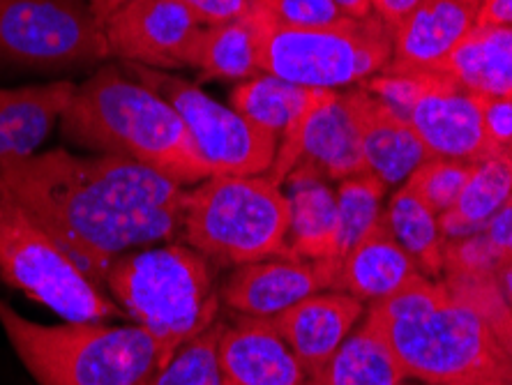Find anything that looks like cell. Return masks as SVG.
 <instances>
[{"label": "cell", "mask_w": 512, "mask_h": 385, "mask_svg": "<svg viewBox=\"0 0 512 385\" xmlns=\"http://www.w3.org/2000/svg\"><path fill=\"white\" fill-rule=\"evenodd\" d=\"M250 10L286 28H316L342 19L333 0H250Z\"/></svg>", "instance_id": "obj_32"}, {"label": "cell", "mask_w": 512, "mask_h": 385, "mask_svg": "<svg viewBox=\"0 0 512 385\" xmlns=\"http://www.w3.org/2000/svg\"><path fill=\"white\" fill-rule=\"evenodd\" d=\"M192 67L208 79H252L259 70V42L250 12L224 24L203 26L192 54Z\"/></svg>", "instance_id": "obj_26"}, {"label": "cell", "mask_w": 512, "mask_h": 385, "mask_svg": "<svg viewBox=\"0 0 512 385\" xmlns=\"http://www.w3.org/2000/svg\"><path fill=\"white\" fill-rule=\"evenodd\" d=\"M88 3L93 5L97 17H100L102 21H107L111 14H114L120 5L125 3V0H88Z\"/></svg>", "instance_id": "obj_40"}, {"label": "cell", "mask_w": 512, "mask_h": 385, "mask_svg": "<svg viewBox=\"0 0 512 385\" xmlns=\"http://www.w3.org/2000/svg\"><path fill=\"white\" fill-rule=\"evenodd\" d=\"M187 245L206 259L245 263L293 256L289 199L270 176H210L185 194Z\"/></svg>", "instance_id": "obj_6"}, {"label": "cell", "mask_w": 512, "mask_h": 385, "mask_svg": "<svg viewBox=\"0 0 512 385\" xmlns=\"http://www.w3.org/2000/svg\"><path fill=\"white\" fill-rule=\"evenodd\" d=\"M0 178L97 286L120 256L183 231V185L123 157L56 148L3 164Z\"/></svg>", "instance_id": "obj_1"}, {"label": "cell", "mask_w": 512, "mask_h": 385, "mask_svg": "<svg viewBox=\"0 0 512 385\" xmlns=\"http://www.w3.org/2000/svg\"><path fill=\"white\" fill-rule=\"evenodd\" d=\"M286 199H289V249L307 261H330L340 266V213L337 196L328 180L310 169H293Z\"/></svg>", "instance_id": "obj_20"}, {"label": "cell", "mask_w": 512, "mask_h": 385, "mask_svg": "<svg viewBox=\"0 0 512 385\" xmlns=\"http://www.w3.org/2000/svg\"><path fill=\"white\" fill-rule=\"evenodd\" d=\"M386 185L370 171L340 180L337 187V213H340V256L344 259L360 238L379 222L381 199Z\"/></svg>", "instance_id": "obj_28"}, {"label": "cell", "mask_w": 512, "mask_h": 385, "mask_svg": "<svg viewBox=\"0 0 512 385\" xmlns=\"http://www.w3.org/2000/svg\"><path fill=\"white\" fill-rule=\"evenodd\" d=\"M383 215L397 243L411 254L416 266L423 268L425 275H441L446 236L439 215L406 185L393 196L388 213Z\"/></svg>", "instance_id": "obj_27"}, {"label": "cell", "mask_w": 512, "mask_h": 385, "mask_svg": "<svg viewBox=\"0 0 512 385\" xmlns=\"http://www.w3.org/2000/svg\"><path fill=\"white\" fill-rule=\"evenodd\" d=\"M483 0H423L393 33L386 70H443L450 54L478 26Z\"/></svg>", "instance_id": "obj_16"}, {"label": "cell", "mask_w": 512, "mask_h": 385, "mask_svg": "<svg viewBox=\"0 0 512 385\" xmlns=\"http://www.w3.org/2000/svg\"><path fill=\"white\" fill-rule=\"evenodd\" d=\"M74 93L72 81L0 88V166L37 155V148L63 120Z\"/></svg>", "instance_id": "obj_19"}, {"label": "cell", "mask_w": 512, "mask_h": 385, "mask_svg": "<svg viewBox=\"0 0 512 385\" xmlns=\"http://www.w3.org/2000/svg\"><path fill=\"white\" fill-rule=\"evenodd\" d=\"M473 166L476 164L432 157V160L420 164L418 169L406 178L404 185L409 187L411 192H416L436 215H443L457 203L466 180L471 178Z\"/></svg>", "instance_id": "obj_30"}, {"label": "cell", "mask_w": 512, "mask_h": 385, "mask_svg": "<svg viewBox=\"0 0 512 385\" xmlns=\"http://www.w3.org/2000/svg\"><path fill=\"white\" fill-rule=\"evenodd\" d=\"M420 3H423V0H372L376 17L393 30V33Z\"/></svg>", "instance_id": "obj_37"}, {"label": "cell", "mask_w": 512, "mask_h": 385, "mask_svg": "<svg viewBox=\"0 0 512 385\" xmlns=\"http://www.w3.org/2000/svg\"><path fill=\"white\" fill-rule=\"evenodd\" d=\"M501 273H503V296H506V300L512 307V261L501 270Z\"/></svg>", "instance_id": "obj_41"}, {"label": "cell", "mask_w": 512, "mask_h": 385, "mask_svg": "<svg viewBox=\"0 0 512 385\" xmlns=\"http://www.w3.org/2000/svg\"><path fill=\"white\" fill-rule=\"evenodd\" d=\"M436 74H439V70H383L376 77L367 79L363 88L374 97H379L397 116L409 120V113L416 107L420 97L427 93V88L432 86Z\"/></svg>", "instance_id": "obj_31"}, {"label": "cell", "mask_w": 512, "mask_h": 385, "mask_svg": "<svg viewBox=\"0 0 512 385\" xmlns=\"http://www.w3.org/2000/svg\"><path fill=\"white\" fill-rule=\"evenodd\" d=\"M485 233L487 238L496 245V249L503 254V259L510 263L512 261V194L510 199L503 203L499 213L487 222Z\"/></svg>", "instance_id": "obj_36"}, {"label": "cell", "mask_w": 512, "mask_h": 385, "mask_svg": "<svg viewBox=\"0 0 512 385\" xmlns=\"http://www.w3.org/2000/svg\"><path fill=\"white\" fill-rule=\"evenodd\" d=\"M197 14L203 26L224 24L250 12V0H178Z\"/></svg>", "instance_id": "obj_35"}, {"label": "cell", "mask_w": 512, "mask_h": 385, "mask_svg": "<svg viewBox=\"0 0 512 385\" xmlns=\"http://www.w3.org/2000/svg\"><path fill=\"white\" fill-rule=\"evenodd\" d=\"M508 266L503 254L496 249L487 233H473V236L448 240L443 247V270L448 273H492Z\"/></svg>", "instance_id": "obj_33"}, {"label": "cell", "mask_w": 512, "mask_h": 385, "mask_svg": "<svg viewBox=\"0 0 512 385\" xmlns=\"http://www.w3.org/2000/svg\"><path fill=\"white\" fill-rule=\"evenodd\" d=\"M0 328L37 385H150L162 369L160 346L137 323L42 326L0 300Z\"/></svg>", "instance_id": "obj_4"}, {"label": "cell", "mask_w": 512, "mask_h": 385, "mask_svg": "<svg viewBox=\"0 0 512 385\" xmlns=\"http://www.w3.org/2000/svg\"><path fill=\"white\" fill-rule=\"evenodd\" d=\"M310 169L323 180H344L367 173L358 113L351 93L321 88L289 132L277 143L268 176L284 185L293 169Z\"/></svg>", "instance_id": "obj_11"}, {"label": "cell", "mask_w": 512, "mask_h": 385, "mask_svg": "<svg viewBox=\"0 0 512 385\" xmlns=\"http://www.w3.org/2000/svg\"><path fill=\"white\" fill-rule=\"evenodd\" d=\"M217 360L224 385H314L270 319L240 316L222 328Z\"/></svg>", "instance_id": "obj_15"}, {"label": "cell", "mask_w": 512, "mask_h": 385, "mask_svg": "<svg viewBox=\"0 0 512 385\" xmlns=\"http://www.w3.org/2000/svg\"><path fill=\"white\" fill-rule=\"evenodd\" d=\"M104 289L137 326L150 332L160 346L162 367L180 346L215 326L222 298L206 256L178 243L148 245L120 256Z\"/></svg>", "instance_id": "obj_5"}, {"label": "cell", "mask_w": 512, "mask_h": 385, "mask_svg": "<svg viewBox=\"0 0 512 385\" xmlns=\"http://www.w3.org/2000/svg\"><path fill=\"white\" fill-rule=\"evenodd\" d=\"M406 376L434 385H510L512 351L476 303L418 273L367 309Z\"/></svg>", "instance_id": "obj_2"}, {"label": "cell", "mask_w": 512, "mask_h": 385, "mask_svg": "<svg viewBox=\"0 0 512 385\" xmlns=\"http://www.w3.org/2000/svg\"><path fill=\"white\" fill-rule=\"evenodd\" d=\"M259 42V70L307 88L335 90L365 83L393 58V30L370 14L328 26L286 28L250 10Z\"/></svg>", "instance_id": "obj_7"}, {"label": "cell", "mask_w": 512, "mask_h": 385, "mask_svg": "<svg viewBox=\"0 0 512 385\" xmlns=\"http://www.w3.org/2000/svg\"><path fill=\"white\" fill-rule=\"evenodd\" d=\"M333 3L340 7L344 17H353V19L370 17L374 10L372 0H333Z\"/></svg>", "instance_id": "obj_39"}, {"label": "cell", "mask_w": 512, "mask_h": 385, "mask_svg": "<svg viewBox=\"0 0 512 385\" xmlns=\"http://www.w3.org/2000/svg\"><path fill=\"white\" fill-rule=\"evenodd\" d=\"M104 30L111 58L167 72L192 67L203 24L178 0H125Z\"/></svg>", "instance_id": "obj_12"}, {"label": "cell", "mask_w": 512, "mask_h": 385, "mask_svg": "<svg viewBox=\"0 0 512 385\" xmlns=\"http://www.w3.org/2000/svg\"><path fill=\"white\" fill-rule=\"evenodd\" d=\"M0 279L63 321H107L120 309L0 178Z\"/></svg>", "instance_id": "obj_8"}, {"label": "cell", "mask_w": 512, "mask_h": 385, "mask_svg": "<svg viewBox=\"0 0 512 385\" xmlns=\"http://www.w3.org/2000/svg\"><path fill=\"white\" fill-rule=\"evenodd\" d=\"M363 314V300L344 291H330L314 293L270 321L314 381Z\"/></svg>", "instance_id": "obj_17"}, {"label": "cell", "mask_w": 512, "mask_h": 385, "mask_svg": "<svg viewBox=\"0 0 512 385\" xmlns=\"http://www.w3.org/2000/svg\"><path fill=\"white\" fill-rule=\"evenodd\" d=\"M512 194V153L499 150L473 166L462 194L448 213L439 215L446 240L483 233L487 222L499 213Z\"/></svg>", "instance_id": "obj_23"}, {"label": "cell", "mask_w": 512, "mask_h": 385, "mask_svg": "<svg viewBox=\"0 0 512 385\" xmlns=\"http://www.w3.org/2000/svg\"><path fill=\"white\" fill-rule=\"evenodd\" d=\"M60 132L74 146L143 164L183 187L210 178L180 113L114 65L77 86Z\"/></svg>", "instance_id": "obj_3"}, {"label": "cell", "mask_w": 512, "mask_h": 385, "mask_svg": "<svg viewBox=\"0 0 512 385\" xmlns=\"http://www.w3.org/2000/svg\"><path fill=\"white\" fill-rule=\"evenodd\" d=\"M476 28H512V0H485Z\"/></svg>", "instance_id": "obj_38"}, {"label": "cell", "mask_w": 512, "mask_h": 385, "mask_svg": "<svg viewBox=\"0 0 512 385\" xmlns=\"http://www.w3.org/2000/svg\"><path fill=\"white\" fill-rule=\"evenodd\" d=\"M351 97L358 113L367 171L383 185L402 183L420 164L432 160L409 120L397 116L365 88L351 90Z\"/></svg>", "instance_id": "obj_18"}, {"label": "cell", "mask_w": 512, "mask_h": 385, "mask_svg": "<svg viewBox=\"0 0 512 385\" xmlns=\"http://www.w3.org/2000/svg\"><path fill=\"white\" fill-rule=\"evenodd\" d=\"M111 58L88 0H0V65L77 70Z\"/></svg>", "instance_id": "obj_9"}, {"label": "cell", "mask_w": 512, "mask_h": 385, "mask_svg": "<svg viewBox=\"0 0 512 385\" xmlns=\"http://www.w3.org/2000/svg\"><path fill=\"white\" fill-rule=\"evenodd\" d=\"M487 139L494 148L512 153V95H478Z\"/></svg>", "instance_id": "obj_34"}, {"label": "cell", "mask_w": 512, "mask_h": 385, "mask_svg": "<svg viewBox=\"0 0 512 385\" xmlns=\"http://www.w3.org/2000/svg\"><path fill=\"white\" fill-rule=\"evenodd\" d=\"M409 123L429 155L439 160L478 164L499 153L487 139L478 95L459 86L448 72L439 70L409 113Z\"/></svg>", "instance_id": "obj_14"}, {"label": "cell", "mask_w": 512, "mask_h": 385, "mask_svg": "<svg viewBox=\"0 0 512 385\" xmlns=\"http://www.w3.org/2000/svg\"><path fill=\"white\" fill-rule=\"evenodd\" d=\"M510 385H512V381H510Z\"/></svg>", "instance_id": "obj_42"}, {"label": "cell", "mask_w": 512, "mask_h": 385, "mask_svg": "<svg viewBox=\"0 0 512 385\" xmlns=\"http://www.w3.org/2000/svg\"><path fill=\"white\" fill-rule=\"evenodd\" d=\"M337 277V263L275 256L238 266L224 282L220 296L240 316L275 319L314 293L337 291Z\"/></svg>", "instance_id": "obj_13"}, {"label": "cell", "mask_w": 512, "mask_h": 385, "mask_svg": "<svg viewBox=\"0 0 512 385\" xmlns=\"http://www.w3.org/2000/svg\"><path fill=\"white\" fill-rule=\"evenodd\" d=\"M418 273L416 261L397 243L386 215H381L379 222L342 259L337 291L351 293L363 303H376L393 296Z\"/></svg>", "instance_id": "obj_21"}, {"label": "cell", "mask_w": 512, "mask_h": 385, "mask_svg": "<svg viewBox=\"0 0 512 385\" xmlns=\"http://www.w3.org/2000/svg\"><path fill=\"white\" fill-rule=\"evenodd\" d=\"M222 328L220 323H215L197 339L180 346V351L160 369L150 385H224L220 360H217Z\"/></svg>", "instance_id": "obj_29"}, {"label": "cell", "mask_w": 512, "mask_h": 385, "mask_svg": "<svg viewBox=\"0 0 512 385\" xmlns=\"http://www.w3.org/2000/svg\"><path fill=\"white\" fill-rule=\"evenodd\" d=\"M406 372L372 316L344 339L314 385H404Z\"/></svg>", "instance_id": "obj_22"}, {"label": "cell", "mask_w": 512, "mask_h": 385, "mask_svg": "<svg viewBox=\"0 0 512 385\" xmlns=\"http://www.w3.org/2000/svg\"><path fill=\"white\" fill-rule=\"evenodd\" d=\"M441 72L476 95H512V28H476Z\"/></svg>", "instance_id": "obj_24"}, {"label": "cell", "mask_w": 512, "mask_h": 385, "mask_svg": "<svg viewBox=\"0 0 512 385\" xmlns=\"http://www.w3.org/2000/svg\"><path fill=\"white\" fill-rule=\"evenodd\" d=\"M321 88H307L284 81L273 74H256L231 90V109L245 116L261 130L273 134L280 143L293 123L316 100Z\"/></svg>", "instance_id": "obj_25"}, {"label": "cell", "mask_w": 512, "mask_h": 385, "mask_svg": "<svg viewBox=\"0 0 512 385\" xmlns=\"http://www.w3.org/2000/svg\"><path fill=\"white\" fill-rule=\"evenodd\" d=\"M123 65L180 113L210 176H266L270 171L277 153L273 134L213 100L192 81L143 65Z\"/></svg>", "instance_id": "obj_10"}]
</instances>
